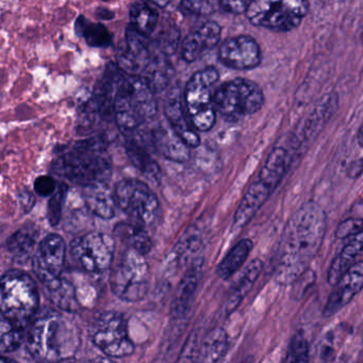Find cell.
Here are the masks:
<instances>
[{
    "label": "cell",
    "instance_id": "cell-23",
    "mask_svg": "<svg viewBox=\"0 0 363 363\" xmlns=\"http://www.w3.org/2000/svg\"><path fill=\"white\" fill-rule=\"evenodd\" d=\"M262 269L263 263L260 259H254L252 262L246 265L244 271L240 274L239 277L229 290L226 307H225L227 314L233 313L241 305L246 295L250 293L254 284H256Z\"/></svg>",
    "mask_w": 363,
    "mask_h": 363
},
{
    "label": "cell",
    "instance_id": "cell-24",
    "mask_svg": "<svg viewBox=\"0 0 363 363\" xmlns=\"http://www.w3.org/2000/svg\"><path fill=\"white\" fill-rule=\"evenodd\" d=\"M82 189L84 203L91 213L103 220H111L116 216V205L109 184H93Z\"/></svg>",
    "mask_w": 363,
    "mask_h": 363
},
{
    "label": "cell",
    "instance_id": "cell-35",
    "mask_svg": "<svg viewBox=\"0 0 363 363\" xmlns=\"http://www.w3.org/2000/svg\"><path fill=\"white\" fill-rule=\"evenodd\" d=\"M69 186L65 182L59 184L54 194L50 196L48 206V218L52 226H57L62 218L63 206L69 194Z\"/></svg>",
    "mask_w": 363,
    "mask_h": 363
},
{
    "label": "cell",
    "instance_id": "cell-15",
    "mask_svg": "<svg viewBox=\"0 0 363 363\" xmlns=\"http://www.w3.org/2000/svg\"><path fill=\"white\" fill-rule=\"evenodd\" d=\"M218 60L235 71H250L261 63L262 54L258 42L250 35H241L224 40L218 48Z\"/></svg>",
    "mask_w": 363,
    "mask_h": 363
},
{
    "label": "cell",
    "instance_id": "cell-20",
    "mask_svg": "<svg viewBox=\"0 0 363 363\" xmlns=\"http://www.w3.org/2000/svg\"><path fill=\"white\" fill-rule=\"evenodd\" d=\"M203 233L196 227H191L177 243L172 248L164 260V269L167 274L177 273L182 267L190 264L197 258V254L203 247Z\"/></svg>",
    "mask_w": 363,
    "mask_h": 363
},
{
    "label": "cell",
    "instance_id": "cell-43",
    "mask_svg": "<svg viewBox=\"0 0 363 363\" xmlns=\"http://www.w3.org/2000/svg\"><path fill=\"white\" fill-rule=\"evenodd\" d=\"M96 16L99 20L109 21L113 18L114 13L107 8H97Z\"/></svg>",
    "mask_w": 363,
    "mask_h": 363
},
{
    "label": "cell",
    "instance_id": "cell-3",
    "mask_svg": "<svg viewBox=\"0 0 363 363\" xmlns=\"http://www.w3.org/2000/svg\"><path fill=\"white\" fill-rule=\"evenodd\" d=\"M26 335L29 354L44 363L69 360L80 345L76 323L67 314L55 310H46L37 315Z\"/></svg>",
    "mask_w": 363,
    "mask_h": 363
},
{
    "label": "cell",
    "instance_id": "cell-19",
    "mask_svg": "<svg viewBox=\"0 0 363 363\" xmlns=\"http://www.w3.org/2000/svg\"><path fill=\"white\" fill-rule=\"evenodd\" d=\"M222 35L220 24L207 21L189 33L182 42V55L188 63L195 62L203 52L218 45Z\"/></svg>",
    "mask_w": 363,
    "mask_h": 363
},
{
    "label": "cell",
    "instance_id": "cell-38",
    "mask_svg": "<svg viewBox=\"0 0 363 363\" xmlns=\"http://www.w3.org/2000/svg\"><path fill=\"white\" fill-rule=\"evenodd\" d=\"M201 341L197 331H192L186 339L176 363H201Z\"/></svg>",
    "mask_w": 363,
    "mask_h": 363
},
{
    "label": "cell",
    "instance_id": "cell-18",
    "mask_svg": "<svg viewBox=\"0 0 363 363\" xmlns=\"http://www.w3.org/2000/svg\"><path fill=\"white\" fill-rule=\"evenodd\" d=\"M363 286L362 262L358 261L354 267H350L335 284L333 292L327 299L326 305L323 310L325 318L331 316L341 311L352 299L360 292Z\"/></svg>",
    "mask_w": 363,
    "mask_h": 363
},
{
    "label": "cell",
    "instance_id": "cell-12",
    "mask_svg": "<svg viewBox=\"0 0 363 363\" xmlns=\"http://www.w3.org/2000/svg\"><path fill=\"white\" fill-rule=\"evenodd\" d=\"M91 339L109 358H123L135 352L126 318L118 312L101 313L93 323Z\"/></svg>",
    "mask_w": 363,
    "mask_h": 363
},
{
    "label": "cell",
    "instance_id": "cell-40",
    "mask_svg": "<svg viewBox=\"0 0 363 363\" xmlns=\"http://www.w3.org/2000/svg\"><path fill=\"white\" fill-rule=\"evenodd\" d=\"M33 186H35V191L38 195L42 197H48L52 196L56 191L57 182L52 176H39L35 180Z\"/></svg>",
    "mask_w": 363,
    "mask_h": 363
},
{
    "label": "cell",
    "instance_id": "cell-2",
    "mask_svg": "<svg viewBox=\"0 0 363 363\" xmlns=\"http://www.w3.org/2000/svg\"><path fill=\"white\" fill-rule=\"evenodd\" d=\"M52 172L82 188L109 184L112 159L107 142L103 137H92L57 146Z\"/></svg>",
    "mask_w": 363,
    "mask_h": 363
},
{
    "label": "cell",
    "instance_id": "cell-39",
    "mask_svg": "<svg viewBox=\"0 0 363 363\" xmlns=\"http://www.w3.org/2000/svg\"><path fill=\"white\" fill-rule=\"evenodd\" d=\"M362 233V220L361 218H350L343 220L337 226L335 237L337 239H350L358 233Z\"/></svg>",
    "mask_w": 363,
    "mask_h": 363
},
{
    "label": "cell",
    "instance_id": "cell-28",
    "mask_svg": "<svg viewBox=\"0 0 363 363\" xmlns=\"http://www.w3.org/2000/svg\"><path fill=\"white\" fill-rule=\"evenodd\" d=\"M39 231L33 225H26L18 229L6 243L9 254L18 261L26 260L33 254L37 244Z\"/></svg>",
    "mask_w": 363,
    "mask_h": 363
},
{
    "label": "cell",
    "instance_id": "cell-22",
    "mask_svg": "<svg viewBox=\"0 0 363 363\" xmlns=\"http://www.w3.org/2000/svg\"><path fill=\"white\" fill-rule=\"evenodd\" d=\"M152 144L159 154L174 162H186L190 158V148L167 125H160L152 131Z\"/></svg>",
    "mask_w": 363,
    "mask_h": 363
},
{
    "label": "cell",
    "instance_id": "cell-26",
    "mask_svg": "<svg viewBox=\"0 0 363 363\" xmlns=\"http://www.w3.org/2000/svg\"><path fill=\"white\" fill-rule=\"evenodd\" d=\"M129 18L131 28L148 39L158 26V8L152 3H135L131 6Z\"/></svg>",
    "mask_w": 363,
    "mask_h": 363
},
{
    "label": "cell",
    "instance_id": "cell-8",
    "mask_svg": "<svg viewBox=\"0 0 363 363\" xmlns=\"http://www.w3.org/2000/svg\"><path fill=\"white\" fill-rule=\"evenodd\" d=\"M264 104V94L256 82L235 78L223 82L213 95L216 111L228 122H239L257 113Z\"/></svg>",
    "mask_w": 363,
    "mask_h": 363
},
{
    "label": "cell",
    "instance_id": "cell-21",
    "mask_svg": "<svg viewBox=\"0 0 363 363\" xmlns=\"http://www.w3.org/2000/svg\"><path fill=\"white\" fill-rule=\"evenodd\" d=\"M164 114L167 118V125L172 130L190 147H199L201 144L199 133L194 130L186 112H184L182 99L177 93H172L164 103Z\"/></svg>",
    "mask_w": 363,
    "mask_h": 363
},
{
    "label": "cell",
    "instance_id": "cell-29",
    "mask_svg": "<svg viewBox=\"0 0 363 363\" xmlns=\"http://www.w3.org/2000/svg\"><path fill=\"white\" fill-rule=\"evenodd\" d=\"M252 242L250 239H243L238 242L230 252L220 261L216 267V275L223 280L233 277L237 272L240 271L244 263L247 260L252 252Z\"/></svg>",
    "mask_w": 363,
    "mask_h": 363
},
{
    "label": "cell",
    "instance_id": "cell-31",
    "mask_svg": "<svg viewBox=\"0 0 363 363\" xmlns=\"http://www.w3.org/2000/svg\"><path fill=\"white\" fill-rule=\"evenodd\" d=\"M75 33L91 48H107L112 43L111 33L103 24L90 22L84 16L76 20Z\"/></svg>",
    "mask_w": 363,
    "mask_h": 363
},
{
    "label": "cell",
    "instance_id": "cell-13",
    "mask_svg": "<svg viewBox=\"0 0 363 363\" xmlns=\"http://www.w3.org/2000/svg\"><path fill=\"white\" fill-rule=\"evenodd\" d=\"M116 242L111 235L91 231L76 238L69 245L73 260L89 273H103L113 262Z\"/></svg>",
    "mask_w": 363,
    "mask_h": 363
},
{
    "label": "cell",
    "instance_id": "cell-27",
    "mask_svg": "<svg viewBox=\"0 0 363 363\" xmlns=\"http://www.w3.org/2000/svg\"><path fill=\"white\" fill-rule=\"evenodd\" d=\"M201 363H220L228 352V335L223 328H214L201 341Z\"/></svg>",
    "mask_w": 363,
    "mask_h": 363
},
{
    "label": "cell",
    "instance_id": "cell-16",
    "mask_svg": "<svg viewBox=\"0 0 363 363\" xmlns=\"http://www.w3.org/2000/svg\"><path fill=\"white\" fill-rule=\"evenodd\" d=\"M203 259L201 257H197L188 265L184 277L180 279L176 288L169 306V315L173 320H184L190 313L203 278Z\"/></svg>",
    "mask_w": 363,
    "mask_h": 363
},
{
    "label": "cell",
    "instance_id": "cell-9",
    "mask_svg": "<svg viewBox=\"0 0 363 363\" xmlns=\"http://www.w3.org/2000/svg\"><path fill=\"white\" fill-rule=\"evenodd\" d=\"M116 207L120 208L137 226L150 227L160 216V201L154 191L141 180H121L113 192Z\"/></svg>",
    "mask_w": 363,
    "mask_h": 363
},
{
    "label": "cell",
    "instance_id": "cell-17",
    "mask_svg": "<svg viewBox=\"0 0 363 363\" xmlns=\"http://www.w3.org/2000/svg\"><path fill=\"white\" fill-rule=\"evenodd\" d=\"M337 107V97L335 94L326 95L322 101L314 106L313 110L297 125L296 128L289 133L291 139L303 152V148L320 133L325 125L335 114Z\"/></svg>",
    "mask_w": 363,
    "mask_h": 363
},
{
    "label": "cell",
    "instance_id": "cell-46",
    "mask_svg": "<svg viewBox=\"0 0 363 363\" xmlns=\"http://www.w3.org/2000/svg\"><path fill=\"white\" fill-rule=\"evenodd\" d=\"M361 128L359 129V133H358V140H359V146H362V142H361V138H362V135H361Z\"/></svg>",
    "mask_w": 363,
    "mask_h": 363
},
{
    "label": "cell",
    "instance_id": "cell-7",
    "mask_svg": "<svg viewBox=\"0 0 363 363\" xmlns=\"http://www.w3.org/2000/svg\"><path fill=\"white\" fill-rule=\"evenodd\" d=\"M220 79V73L214 67L197 71L184 86L182 105L194 130L207 133L216 122L212 86Z\"/></svg>",
    "mask_w": 363,
    "mask_h": 363
},
{
    "label": "cell",
    "instance_id": "cell-4",
    "mask_svg": "<svg viewBox=\"0 0 363 363\" xmlns=\"http://www.w3.org/2000/svg\"><path fill=\"white\" fill-rule=\"evenodd\" d=\"M297 156L298 155L286 143V140L271 150L259 172L258 177L250 184L235 210L233 218L235 228H243L254 218L286 177Z\"/></svg>",
    "mask_w": 363,
    "mask_h": 363
},
{
    "label": "cell",
    "instance_id": "cell-10",
    "mask_svg": "<svg viewBox=\"0 0 363 363\" xmlns=\"http://www.w3.org/2000/svg\"><path fill=\"white\" fill-rule=\"evenodd\" d=\"M309 3L303 0L250 1L245 14L250 24L275 33L297 28L307 16Z\"/></svg>",
    "mask_w": 363,
    "mask_h": 363
},
{
    "label": "cell",
    "instance_id": "cell-37",
    "mask_svg": "<svg viewBox=\"0 0 363 363\" xmlns=\"http://www.w3.org/2000/svg\"><path fill=\"white\" fill-rule=\"evenodd\" d=\"M180 11L186 16H211L218 10V1H196L184 0L179 5Z\"/></svg>",
    "mask_w": 363,
    "mask_h": 363
},
{
    "label": "cell",
    "instance_id": "cell-41",
    "mask_svg": "<svg viewBox=\"0 0 363 363\" xmlns=\"http://www.w3.org/2000/svg\"><path fill=\"white\" fill-rule=\"evenodd\" d=\"M250 1H218V8L229 14H243L247 10Z\"/></svg>",
    "mask_w": 363,
    "mask_h": 363
},
{
    "label": "cell",
    "instance_id": "cell-30",
    "mask_svg": "<svg viewBox=\"0 0 363 363\" xmlns=\"http://www.w3.org/2000/svg\"><path fill=\"white\" fill-rule=\"evenodd\" d=\"M114 235L128 248L145 256L152 250V241L145 229L131 223H120L114 228Z\"/></svg>",
    "mask_w": 363,
    "mask_h": 363
},
{
    "label": "cell",
    "instance_id": "cell-11",
    "mask_svg": "<svg viewBox=\"0 0 363 363\" xmlns=\"http://www.w3.org/2000/svg\"><path fill=\"white\" fill-rule=\"evenodd\" d=\"M150 282V269L144 256L127 248L112 271V292L122 301L137 303L145 298Z\"/></svg>",
    "mask_w": 363,
    "mask_h": 363
},
{
    "label": "cell",
    "instance_id": "cell-25",
    "mask_svg": "<svg viewBox=\"0 0 363 363\" xmlns=\"http://www.w3.org/2000/svg\"><path fill=\"white\" fill-rule=\"evenodd\" d=\"M362 252V233L348 239L347 243L341 252L333 259L327 274V281L330 286H335L340 278L357 263V259Z\"/></svg>",
    "mask_w": 363,
    "mask_h": 363
},
{
    "label": "cell",
    "instance_id": "cell-32",
    "mask_svg": "<svg viewBox=\"0 0 363 363\" xmlns=\"http://www.w3.org/2000/svg\"><path fill=\"white\" fill-rule=\"evenodd\" d=\"M126 150L131 163L144 176L152 178V179H158L159 175H160V167L143 145H141L135 139H129L126 142Z\"/></svg>",
    "mask_w": 363,
    "mask_h": 363
},
{
    "label": "cell",
    "instance_id": "cell-34",
    "mask_svg": "<svg viewBox=\"0 0 363 363\" xmlns=\"http://www.w3.org/2000/svg\"><path fill=\"white\" fill-rule=\"evenodd\" d=\"M52 301L61 309L74 311L78 309L77 295L71 282L61 277L57 281L46 286Z\"/></svg>",
    "mask_w": 363,
    "mask_h": 363
},
{
    "label": "cell",
    "instance_id": "cell-6",
    "mask_svg": "<svg viewBox=\"0 0 363 363\" xmlns=\"http://www.w3.org/2000/svg\"><path fill=\"white\" fill-rule=\"evenodd\" d=\"M40 295L28 274L10 271L0 276V312L26 328L37 315Z\"/></svg>",
    "mask_w": 363,
    "mask_h": 363
},
{
    "label": "cell",
    "instance_id": "cell-44",
    "mask_svg": "<svg viewBox=\"0 0 363 363\" xmlns=\"http://www.w3.org/2000/svg\"><path fill=\"white\" fill-rule=\"evenodd\" d=\"M84 363H118L113 359L109 357H96V358L91 359V360L86 361Z\"/></svg>",
    "mask_w": 363,
    "mask_h": 363
},
{
    "label": "cell",
    "instance_id": "cell-14",
    "mask_svg": "<svg viewBox=\"0 0 363 363\" xmlns=\"http://www.w3.org/2000/svg\"><path fill=\"white\" fill-rule=\"evenodd\" d=\"M67 244L61 235L52 233L42 240L33 257V272L45 286L62 277Z\"/></svg>",
    "mask_w": 363,
    "mask_h": 363
},
{
    "label": "cell",
    "instance_id": "cell-42",
    "mask_svg": "<svg viewBox=\"0 0 363 363\" xmlns=\"http://www.w3.org/2000/svg\"><path fill=\"white\" fill-rule=\"evenodd\" d=\"M18 201H20L21 207L24 210L25 213H29L37 203L35 195L33 192L27 190V189H22L18 192Z\"/></svg>",
    "mask_w": 363,
    "mask_h": 363
},
{
    "label": "cell",
    "instance_id": "cell-1",
    "mask_svg": "<svg viewBox=\"0 0 363 363\" xmlns=\"http://www.w3.org/2000/svg\"><path fill=\"white\" fill-rule=\"evenodd\" d=\"M327 216L313 201L303 203L286 223L278 250L275 279L281 286L296 281L309 269L324 241Z\"/></svg>",
    "mask_w": 363,
    "mask_h": 363
},
{
    "label": "cell",
    "instance_id": "cell-45",
    "mask_svg": "<svg viewBox=\"0 0 363 363\" xmlns=\"http://www.w3.org/2000/svg\"><path fill=\"white\" fill-rule=\"evenodd\" d=\"M0 363H16V361L12 359L8 358V357L1 356L0 354Z\"/></svg>",
    "mask_w": 363,
    "mask_h": 363
},
{
    "label": "cell",
    "instance_id": "cell-5",
    "mask_svg": "<svg viewBox=\"0 0 363 363\" xmlns=\"http://www.w3.org/2000/svg\"><path fill=\"white\" fill-rule=\"evenodd\" d=\"M156 94L142 76L123 74L113 101V118L122 133H133L156 118Z\"/></svg>",
    "mask_w": 363,
    "mask_h": 363
},
{
    "label": "cell",
    "instance_id": "cell-36",
    "mask_svg": "<svg viewBox=\"0 0 363 363\" xmlns=\"http://www.w3.org/2000/svg\"><path fill=\"white\" fill-rule=\"evenodd\" d=\"M310 347L305 335L296 333L291 340L284 363H309Z\"/></svg>",
    "mask_w": 363,
    "mask_h": 363
},
{
    "label": "cell",
    "instance_id": "cell-33",
    "mask_svg": "<svg viewBox=\"0 0 363 363\" xmlns=\"http://www.w3.org/2000/svg\"><path fill=\"white\" fill-rule=\"evenodd\" d=\"M26 337V328L10 320L0 312V354L13 352Z\"/></svg>",
    "mask_w": 363,
    "mask_h": 363
}]
</instances>
